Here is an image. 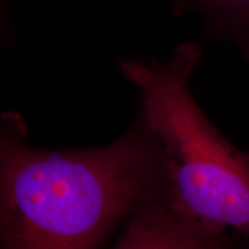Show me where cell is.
I'll return each instance as SVG.
<instances>
[{
	"label": "cell",
	"instance_id": "obj_1",
	"mask_svg": "<svg viewBox=\"0 0 249 249\" xmlns=\"http://www.w3.org/2000/svg\"><path fill=\"white\" fill-rule=\"evenodd\" d=\"M17 114L1 120L0 227L5 249H97L111 227L165 192L144 123L95 149L30 147Z\"/></svg>",
	"mask_w": 249,
	"mask_h": 249
},
{
	"label": "cell",
	"instance_id": "obj_2",
	"mask_svg": "<svg viewBox=\"0 0 249 249\" xmlns=\"http://www.w3.org/2000/svg\"><path fill=\"white\" fill-rule=\"evenodd\" d=\"M200 58V46L185 43L166 64L126 60L120 70L141 92L142 121L160 148L171 207L214 231L233 229L249 238V156L192 97L188 81Z\"/></svg>",
	"mask_w": 249,
	"mask_h": 249
},
{
	"label": "cell",
	"instance_id": "obj_3",
	"mask_svg": "<svg viewBox=\"0 0 249 249\" xmlns=\"http://www.w3.org/2000/svg\"><path fill=\"white\" fill-rule=\"evenodd\" d=\"M224 233L178 213L163 192L129 214L116 249H230Z\"/></svg>",
	"mask_w": 249,
	"mask_h": 249
},
{
	"label": "cell",
	"instance_id": "obj_4",
	"mask_svg": "<svg viewBox=\"0 0 249 249\" xmlns=\"http://www.w3.org/2000/svg\"><path fill=\"white\" fill-rule=\"evenodd\" d=\"M217 22L239 30L249 26V0H200Z\"/></svg>",
	"mask_w": 249,
	"mask_h": 249
},
{
	"label": "cell",
	"instance_id": "obj_5",
	"mask_svg": "<svg viewBox=\"0 0 249 249\" xmlns=\"http://www.w3.org/2000/svg\"><path fill=\"white\" fill-rule=\"evenodd\" d=\"M239 33V40H240V46L244 51L246 58L249 61V26L241 28L238 30Z\"/></svg>",
	"mask_w": 249,
	"mask_h": 249
}]
</instances>
